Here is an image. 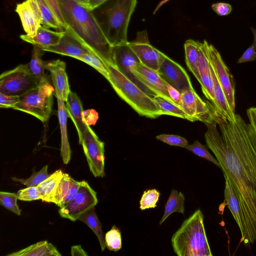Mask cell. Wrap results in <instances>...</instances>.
<instances>
[{"instance_id":"obj_47","label":"cell","mask_w":256,"mask_h":256,"mask_svg":"<svg viewBox=\"0 0 256 256\" xmlns=\"http://www.w3.org/2000/svg\"><path fill=\"white\" fill-rule=\"evenodd\" d=\"M250 124L256 131V108L251 107L246 110Z\"/></svg>"},{"instance_id":"obj_24","label":"cell","mask_w":256,"mask_h":256,"mask_svg":"<svg viewBox=\"0 0 256 256\" xmlns=\"http://www.w3.org/2000/svg\"><path fill=\"white\" fill-rule=\"evenodd\" d=\"M200 44V42L188 40L184 44V49L187 67L200 83V78L198 68Z\"/></svg>"},{"instance_id":"obj_2","label":"cell","mask_w":256,"mask_h":256,"mask_svg":"<svg viewBox=\"0 0 256 256\" xmlns=\"http://www.w3.org/2000/svg\"><path fill=\"white\" fill-rule=\"evenodd\" d=\"M58 2L64 19L73 33L106 64L115 66L113 46L92 11L73 0Z\"/></svg>"},{"instance_id":"obj_41","label":"cell","mask_w":256,"mask_h":256,"mask_svg":"<svg viewBox=\"0 0 256 256\" xmlns=\"http://www.w3.org/2000/svg\"><path fill=\"white\" fill-rule=\"evenodd\" d=\"M50 9L58 21L64 28L68 26L62 14L58 0H42Z\"/></svg>"},{"instance_id":"obj_48","label":"cell","mask_w":256,"mask_h":256,"mask_svg":"<svg viewBox=\"0 0 256 256\" xmlns=\"http://www.w3.org/2000/svg\"><path fill=\"white\" fill-rule=\"evenodd\" d=\"M108 0H88V3L86 6L90 10L92 11L98 8Z\"/></svg>"},{"instance_id":"obj_4","label":"cell","mask_w":256,"mask_h":256,"mask_svg":"<svg viewBox=\"0 0 256 256\" xmlns=\"http://www.w3.org/2000/svg\"><path fill=\"white\" fill-rule=\"evenodd\" d=\"M108 81L118 95L140 116L156 118L162 115L160 108L150 96L125 76L116 67L106 64Z\"/></svg>"},{"instance_id":"obj_7","label":"cell","mask_w":256,"mask_h":256,"mask_svg":"<svg viewBox=\"0 0 256 256\" xmlns=\"http://www.w3.org/2000/svg\"><path fill=\"white\" fill-rule=\"evenodd\" d=\"M40 81L30 72L28 64H20L0 76V93L22 96L36 88Z\"/></svg>"},{"instance_id":"obj_29","label":"cell","mask_w":256,"mask_h":256,"mask_svg":"<svg viewBox=\"0 0 256 256\" xmlns=\"http://www.w3.org/2000/svg\"><path fill=\"white\" fill-rule=\"evenodd\" d=\"M63 174L61 170H57L36 186L42 202H48L50 196L62 178Z\"/></svg>"},{"instance_id":"obj_21","label":"cell","mask_w":256,"mask_h":256,"mask_svg":"<svg viewBox=\"0 0 256 256\" xmlns=\"http://www.w3.org/2000/svg\"><path fill=\"white\" fill-rule=\"evenodd\" d=\"M63 33L64 31L54 32L41 26L34 36L30 37L26 34H21L20 38L33 46L42 48L58 44Z\"/></svg>"},{"instance_id":"obj_34","label":"cell","mask_w":256,"mask_h":256,"mask_svg":"<svg viewBox=\"0 0 256 256\" xmlns=\"http://www.w3.org/2000/svg\"><path fill=\"white\" fill-rule=\"evenodd\" d=\"M48 165L44 166L41 170L34 172L30 178L26 179L12 178V180L20 182L27 187L37 186L50 175L48 174Z\"/></svg>"},{"instance_id":"obj_42","label":"cell","mask_w":256,"mask_h":256,"mask_svg":"<svg viewBox=\"0 0 256 256\" xmlns=\"http://www.w3.org/2000/svg\"><path fill=\"white\" fill-rule=\"evenodd\" d=\"M80 182H77L70 177V188L67 194L58 205L60 208L64 207L77 192Z\"/></svg>"},{"instance_id":"obj_22","label":"cell","mask_w":256,"mask_h":256,"mask_svg":"<svg viewBox=\"0 0 256 256\" xmlns=\"http://www.w3.org/2000/svg\"><path fill=\"white\" fill-rule=\"evenodd\" d=\"M58 101V115L61 132L60 155L64 164H68L71 158L72 151L70 148L66 130L68 113L64 101L56 98Z\"/></svg>"},{"instance_id":"obj_39","label":"cell","mask_w":256,"mask_h":256,"mask_svg":"<svg viewBox=\"0 0 256 256\" xmlns=\"http://www.w3.org/2000/svg\"><path fill=\"white\" fill-rule=\"evenodd\" d=\"M156 138L170 146L184 148L188 144L186 138L178 135L162 134L157 136Z\"/></svg>"},{"instance_id":"obj_27","label":"cell","mask_w":256,"mask_h":256,"mask_svg":"<svg viewBox=\"0 0 256 256\" xmlns=\"http://www.w3.org/2000/svg\"><path fill=\"white\" fill-rule=\"evenodd\" d=\"M78 220L85 223L92 230L99 240L102 251H104L106 246L105 239L102 229V224L95 212L94 207L80 216Z\"/></svg>"},{"instance_id":"obj_20","label":"cell","mask_w":256,"mask_h":256,"mask_svg":"<svg viewBox=\"0 0 256 256\" xmlns=\"http://www.w3.org/2000/svg\"><path fill=\"white\" fill-rule=\"evenodd\" d=\"M65 102L68 116L74 123L80 141L88 124L84 116L82 102L78 95L71 91Z\"/></svg>"},{"instance_id":"obj_33","label":"cell","mask_w":256,"mask_h":256,"mask_svg":"<svg viewBox=\"0 0 256 256\" xmlns=\"http://www.w3.org/2000/svg\"><path fill=\"white\" fill-rule=\"evenodd\" d=\"M70 176L66 173L63 176L49 198L48 202L54 203L57 206L67 194L70 184Z\"/></svg>"},{"instance_id":"obj_14","label":"cell","mask_w":256,"mask_h":256,"mask_svg":"<svg viewBox=\"0 0 256 256\" xmlns=\"http://www.w3.org/2000/svg\"><path fill=\"white\" fill-rule=\"evenodd\" d=\"M158 72L161 78L180 93L192 88L190 76L180 64L166 56Z\"/></svg>"},{"instance_id":"obj_9","label":"cell","mask_w":256,"mask_h":256,"mask_svg":"<svg viewBox=\"0 0 256 256\" xmlns=\"http://www.w3.org/2000/svg\"><path fill=\"white\" fill-rule=\"evenodd\" d=\"M79 144L83 148L90 172L94 177H104V144L88 124Z\"/></svg>"},{"instance_id":"obj_36","label":"cell","mask_w":256,"mask_h":256,"mask_svg":"<svg viewBox=\"0 0 256 256\" xmlns=\"http://www.w3.org/2000/svg\"><path fill=\"white\" fill-rule=\"evenodd\" d=\"M184 148L195 154L210 161L220 168V164L217 160L211 155L206 147L201 144L198 140H195L192 144H188Z\"/></svg>"},{"instance_id":"obj_15","label":"cell","mask_w":256,"mask_h":256,"mask_svg":"<svg viewBox=\"0 0 256 256\" xmlns=\"http://www.w3.org/2000/svg\"><path fill=\"white\" fill-rule=\"evenodd\" d=\"M128 42L113 46L115 67L150 96L147 90L135 78L132 74V70L140 62Z\"/></svg>"},{"instance_id":"obj_37","label":"cell","mask_w":256,"mask_h":256,"mask_svg":"<svg viewBox=\"0 0 256 256\" xmlns=\"http://www.w3.org/2000/svg\"><path fill=\"white\" fill-rule=\"evenodd\" d=\"M17 194L8 192H0V204L8 209L20 216V210L17 204Z\"/></svg>"},{"instance_id":"obj_18","label":"cell","mask_w":256,"mask_h":256,"mask_svg":"<svg viewBox=\"0 0 256 256\" xmlns=\"http://www.w3.org/2000/svg\"><path fill=\"white\" fill-rule=\"evenodd\" d=\"M44 64L46 69L50 72L55 96L66 102L70 92L66 63L60 60H56L44 61Z\"/></svg>"},{"instance_id":"obj_49","label":"cell","mask_w":256,"mask_h":256,"mask_svg":"<svg viewBox=\"0 0 256 256\" xmlns=\"http://www.w3.org/2000/svg\"><path fill=\"white\" fill-rule=\"evenodd\" d=\"M71 254L72 256H87V253L82 248V246H74L71 248Z\"/></svg>"},{"instance_id":"obj_45","label":"cell","mask_w":256,"mask_h":256,"mask_svg":"<svg viewBox=\"0 0 256 256\" xmlns=\"http://www.w3.org/2000/svg\"><path fill=\"white\" fill-rule=\"evenodd\" d=\"M256 48L252 44L243 53L237 61V63L242 64L246 62L254 61L256 59Z\"/></svg>"},{"instance_id":"obj_31","label":"cell","mask_w":256,"mask_h":256,"mask_svg":"<svg viewBox=\"0 0 256 256\" xmlns=\"http://www.w3.org/2000/svg\"><path fill=\"white\" fill-rule=\"evenodd\" d=\"M36 1L42 16V26L48 28L64 31V28L46 3L42 0H36Z\"/></svg>"},{"instance_id":"obj_26","label":"cell","mask_w":256,"mask_h":256,"mask_svg":"<svg viewBox=\"0 0 256 256\" xmlns=\"http://www.w3.org/2000/svg\"><path fill=\"white\" fill-rule=\"evenodd\" d=\"M184 200L183 194L176 190H172L168 199L165 205L164 214L160 222V224H162L172 213L178 212L184 214Z\"/></svg>"},{"instance_id":"obj_3","label":"cell","mask_w":256,"mask_h":256,"mask_svg":"<svg viewBox=\"0 0 256 256\" xmlns=\"http://www.w3.org/2000/svg\"><path fill=\"white\" fill-rule=\"evenodd\" d=\"M172 245L178 256H212L200 209L185 220L172 235Z\"/></svg>"},{"instance_id":"obj_8","label":"cell","mask_w":256,"mask_h":256,"mask_svg":"<svg viewBox=\"0 0 256 256\" xmlns=\"http://www.w3.org/2000/svg\"><path fill=\"white\" fill-rule=\"evenodd\" d=\"M180 106L187 114L188 120H198L205 124L216 121L220 114L212 104L203 100L194 88L181 92Z\"/></svg>"},{"instance_id":"obj_50","label":"cell","mask_w":256,"mask_h":256,"mask_svg":"<svg viewBox=\"0 0 256 256\" xmlns=\"http://www.w3.org/2000/svg\"><path fill=\"white\" fill-rule=\"evenodd\" d=\"M168 0H162L161 2H160L158 4V6H156V8H155V10H154V14L165 3H166V2H168Z\"/></svg>"},{"instance_id":"obj_52","label":"cell","mask_w":256,"mask_h":256,"mask_svg":"<svg viewBox=\"0 0 256 256\" xmlns=\"http://www.w3.org/2000/svg\"><path fill=\"white\" fill-rule=\"evenodd\" d=\"M250 30L254 34V41L252 44L256 48V29L250 28Z\"/></svg>"},{"instance_id":"obj_30","label":"cell","mask_w":256,"mask_h":256,"mask_svg":"<svg viewBox=\"0 0 256 256\" xmlns=\"http://www.w3.org/2000/svg\"><path fill=\"white\" fill-rule=\"evenodd\" d=\"M152 98L159 106L162 115L172 116L188 120L187 114L179 105L158 96H153Z\"/></svg>"},{"instance_id":"obj_51","label":"cell","mask_w":256,"mask_h":256,"mask_svg":"<svg viewBox=\"0 0 256 256\" xmlns=\"http://www.w3.org/2000/svg\"><path fill=\"white\" fill-rule=\"evenodd\" d=\"M74 2H76L77 3L85 6L86 8L88 3V0H73Z\"/></svg>"},{"instance_id":"obj_6","label":"cell","mask_w":256,"mask_h":256,"mask_svg":"<svg viewBox=\"0 0 256 256\" xmlns=\"http://www.w3.org/2000/svg\"><path fill=\"white\" fill-rule=\"evenodd\" d=\"M54 88L50 84L49 76L40 80L39 84L20 96V100L13 108L35 116L46 122L51 115Z\"/></svg>"},{"instance_id":"obj_43","label":"cell","mask_w":256,"mask_h":256,"mask_svg":"<svg viewBox=\"0 0 256 256\" xmlns=\"http://www.w3.org/2000/svg\"><path fill=\"white\" fill-rule=\"evenodd\" d=\"M20 100V96L0 93V106L2 108H14Z\"/></svg>"},{"instance_id":"obj_1","label":"cell","mask_w":256,"mask_h":256,"mask_svg":"<svg viewBox=\"0 0 256 256\" xmlns=\"http://www.w3.org/2000/svg\"><path fill=\"white\" fill-rule=\"evenodd\" d=\"M204 138L228 178L238 200L243 230L241 241H256V131L238 114L230 121L220 114L206 124Z\"/></svg>"},{"instance_id":"obj_10","label":"cell","mask_w":256,"mask_h":256,"mask_svg":"<svg viewBox=\"0 0 256 256\" xmlns=\"http://www.w3.org/2000/svg\"><path fill=\"white\" fill-rule=\"evenodd\" d=\"M96 192L83 180L80 182L78 190L74 196L63 208L58 210L63 218L74 222L86 212L97 204Z\"/></svg>"},{"instance_id":"obj_11","label":"cell","mask_w":256,"mask_h":256,"mask_svg":"<svg viewBox=\"0 0 256 256\" xmlns=\"http://www.w3.org/2000/svg\"><path fill=\"white\" fill-rule=\"evenodd\" d=\"M208 56L229 106L235 112V83L233 76L220 54L212 44H208Z\"/></svg>"},{"instance_id":"obj_12","label":"cell","mask_w":256,"mask_h":256,"mask_svg":"<svg viewBox=\"0 0 256 256\" xmlns=\"http://www.w3.org/2000/svg\"><path fill=\"white\" fill-rule=\"evenodd\" d=\"M128 43L141 64L158 70L166 55L150 44L146 30L138 32L135 40Z\"/></svg>"},{"instance_id":"obj_16","label":"cell","mask_w":256,"mask_h":256,"mask_svg":"<svg viewBox=\"0 0 256 256\" xmlns=\"http://www.w3.org/2000/svg\"><path fill=\"white\" fill-rule=\"evenodd\" d=\"M42 49L73 58L92 52L79 40L68 26L64 30L62 36L58 44Z\"/></svg>"},{"instance_id":"obj_25","label":"cell","mask_w":256,"mask_h":256,"mask_svg":"<svg viewBox=\"0 0 256 256\" xmlns=\"http://www.w3.org/2000/svg\"><path fill=\"white\" fill-rule=\"evenodd\" d=\"M224 177L225 178L224 200L234 218L241 234L242 232L243 227L238 200L228 178L226 176Z\"/></svg>"},{"instance_id":"obj_32","label":"cell","mask_w":256,"mask_h":256,"mask_svg":"<svg viewBox=\"0 0 256 256\" xmlns=\"http://www.w3.org/2000/svg\"><path fill=\"white\" fill-rule=\"evenodd\" d=\"M74 58L80 60L92 66L108 80V72L106 64L94 52H90L76 56Z\"/></svg>"},{"instance_id":"obj_28","label":"cell","mask_w":256,"mask_h":256,"mask_svg":"<svg viewBox=\"0 0 256 256\" xmlns=\"http://www.w3.org/2000/svg\"><path fill=\"white\" fill-rule=\"evenodd\" d=\"M44 50L40 47L33 46L32 56L28 64L32 74L40 80L47 76L45 74L44 61L42 60Z\"/></svg>"},{"instance_id":"obj_44","label":"cell","mask_w":256,"mask_h":256,"mask_svg":"<svg viewBox=\"0 0 256 256\" xmlns=\"http://www.w3.org/2000/svg\"><path fill=\"white\" fill-rule=\"evenodd\" d=\"M212 8L218 15L220 16L228 15L232 10V6L226 2L212 4Z\"/></svg>"},{"instance_id":"obj_40","label":"cell","mask_w":256,"mask_h":256,"mask_svg":"<svg viewBox=\"0 0 256 256\" xmlns=\"http://www.w3.org/2000/svg\"><path fill=\"white\" fill-rule=\"evenodd\" d=\"M18 198L23 201H32L41 200V196L36 186L27 187L19 190L17 192Z\"/></svg>"},{"instance_id":"obj_17","label":"cell","mask_w":256,"mask_h":256,"mask_svg":"<svg viewBox=\"0 0 256 256\" xmlns=\"http://www.w3.org/2000/svg\"><path fill=\"white\" fill-rule=\"evenodd\" d=\"M15 10L20 18L26 35L34 36L42 26V16L36 0H26L18 4Z\"/></svg>"},{"instance_id":"obj_46","label":"cell","mask_w":256,"mask_h":256,"mask_svg":"<svg viewBox=\"0 0 256 256\" xmlns=\"http://www.w3.org/2000/svg\"><path fill=\"white\" fill-rule=\"evenodd\" d=\"M165 83L170 98L174 102L180 106L181 93L166 82H165Z\"/></svg>"},{"instance_id":"obj_23","label":"cell","mask_w":256,"mask_h":256,"mask_svg":"<svg viewBox=\"0 0 256 256\" xmlns=\"http://www.w3.org/2000/svg\"><path fill=\"white\" fill-rule=\"evenodd\" d=\"M7 256H60L56 248L47 240L41 241Z\"/></svg>"},{"instance_id":"obj_38","label":"cell","mask_w":256,"mask_h":256,"mask_svg":"<svg viewBox=\"0 0 256 256\" xmlns=\"http://www.w3.org/2000/svg\"><path fill=\"white\" fill-rule=\"evenodd\" d=\"M160 196V192L156 189L145 190L140 200V209L144 210L150 208H156Z\"/></svg>"},{"instance_id":"obj_13","label":"cell","mask_w":256,"mask_h":256,"mask_svg":"<svg viewBox=\"0 0 256 256\" xmlns=\"http://www.w3.org/2000/svg\"><path fill=\"white\" fill-rule=\"evenodd\" d=\"M132 74L135 78L152 96H158L174 102L169 96L165 81L161 78L158 71L151 69L140 62L132 70Z\"/></svg>"},{"instance_id":"obj_19","label":"cell","mask_w":256,"mask_h":256,"mask_svg":"<svg viewBox=\"0 0 256 256\" xmlns=\"http://www.w3.org/2000/svg\"><path fill=\"white\" fill-rule=\"evenodd\" d=\"M208 42L204 40L200 44L198 52V72L200 78V84L206 98L212 105L214 104L213 94V83L211 74L210 61L208 50Z\"/></svg>"},{"instance_id":"obj_5","label":"cell","mask_w":256,"mask_h":256,"mask_svg":"<svg viewBox=\"0 0 256 256\" xmlns=\"http://www.w3.org/2000/svg\"><path fill=\"white\" fill-rule=\"evenodd\" d=\"M137 0H111L105 11L106 24L104 30L112 46L127 43V32Z\"/></svg>"},{"instance_id":"obj_35","label":"cell","mask_w":256,"mask_h":256,"mask_svg":"<svg viewBox=\"0 0 256 256\" xmlns=\"http://www.w3.org/2000/svg\"><path fill=\"white\" fill-rule=\"evenodd\" d=\"M104 239L106 246L109 250L116 252L121 248V233L115 225L106 233Z\"/></svg>"}]
</instances>
